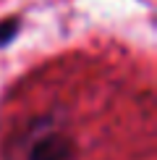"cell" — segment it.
I'll return each instance as SVG.
<instances>
[{"instance_id": "obj_1", "label": "cell", "mask_w": 157, "mask_h": 160, "mask_svg": "<svg viewBox=\"0 0 157 160\" xmlns=\"http://www.w3.org/2000/svg\"><path fill=\"white\" fill-rule=\"evenodd\" d=\"M68 158V144L58 131H37L24 144L21 160H65Z\"/></svg>"}]
</instances>
